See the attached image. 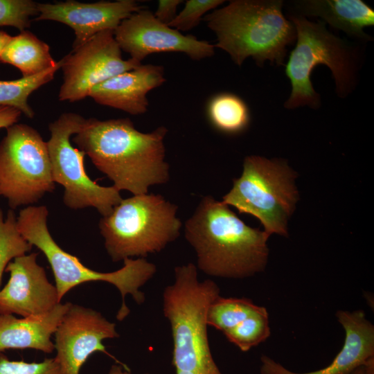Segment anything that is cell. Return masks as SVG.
<instances>
[{"label":"cell","mask_w":374,"mask_h":374,"mask_svg":"<svg viewBox=\"0 0 374 374\" xmlns=\"http://www.w3.org/2000/svg\"><path fill=\"white\" fill-rule=\"evenodd\" d=\"M36 15L37 3L32 0H0V27L25 30L30 25V17Z\"/></svg>","instance_id":"484cf974"},{"label":"cell","mask_w":374,"mask_h":374,"mask_svg":"<svg viewBox=\"0 0 374 374\" xmlns=\"http://www.w3.org/2000/svg\"><path fill=\"white\" fill-rule=\"evenodd\" d=\"M288 8L289 15L319 17L359 42L373 40L364 28L374 26V10L362 0H294Z\"/></svg>","instance_id":"ac0fdd59"},{"label":"cell","mask_w":374,"mask_h":374,"mask_svg":"<svg viewBox=\"0 0 374 374\" xmlns=\"http://www.w3.org/2000/svg\"><path fill=\"white\" fill-rule=\"evenodd\" d=\"M348 374H374V357L371 358Z\"/></svg>","instance_id":"4dcf8cb0"},{"label":"cell","mask_w":374,"mask_h":374,"mask_svg":"<svg viewBox=\"0 0 374 374\" xmlns=\"http://www.w3.org/2000/svg\"><path fill=\"white\" fill-rule=\"evenodd\" d=\"M165 82L162 66L141 64L97 84L89 97L98 104L139 115L148 110V93Z\"/></svg>","instance_id":"e0dca14e"},{"label":"cell","mask_w":374,"mask_h":374,"mask_svg":"<svg viewBox=\"0 0 374 374\" xmlns=\"http://www.w3.org/2000/svg\"><path fill=\"white\" fill-rule=\"evenodd\" d=\"M48 215L46 206H26L17 216V226L22 237L45 256L51 267L60 301L68 292L79 285L103 281L115 286L121 295L117 320L123 321L130 312L125 302L127 295L139 305L144 303L145 296L141 288L156 274L157 267L154 263L145 258H127L123 260V267L114 271L91 269L57 244L48 230Z\"/></svg>","instance_id":"8992f818"},{"label":"cell","mask_w":374,"mask_h":374,"mask_svg":"<svg viewBox=\"0 0 374 374\" xmlns=\"http://www.w3.org/2000/svg\"><path fill=\"white\" fill-rule=\"evenodd\" d=\"M249 298L222 297L218 296L207 311L208 326L224 333L238 326L260 310Z\"/></svg>","instance_id":"603a6c76"},{"label":"cell","mask_w":374,"mask_h":374,"mask_svg":"<svg viewBox=\"0 0 374 374\" xmlns=\"http://www.w3.org/2000/svg\"><path fill=\"white\" fill-rule=\"evenodd\" d=\"M336 317L345 331L341 350L327 366L308 373H295L267 355L260 357V374H348L374 357V326L362 310H337Z\"/></svg>","instance_id":"2e32d148"},{"label":"cell","mask_w":374,"mask_h":374,"mask_svg":"<svg viewBox=\"0 0 374 374\" xmlns=\"http://www.w3.org/2000/svg\"><path fill=\"white\" fill-rule=\"evenodd\" d=\"M282 0H232L203 18L215 34V47L226 51L238 66L251 57L262 66L285 65L296 28L283 14Z\"/></svg>","instance_id":"3957f363"},{"label":"cell","mask_w":374,"mask_h":374,"mask_svg":"<svg viewBox=\"0 0 374 374\" xmlns=\"http://www.w3.org/2000/svg\"><path fill=\"white\" fill-rule=\"evenodd\" d=\"M0 62L16 67L22 77H31L55 66L49 46L25 30L12 36L3 49Z\"/></svg>","instance_id":"ffe728a7"},{"label":"cell","mask_w":374,"mask_h":374,"mask_svg":"<svg viewBox=\"0 0 374 374\" xmlns=\"http://www.w3.org/2000/svg\"><path fill=\"white\" fill-rule=\"evenodd\" d=\"M296 175L282 159L246 157L240 177L222 202L258 218L269 236H287V221L299 199Z\"/></svg>","instance_id":"ba28073f"},{"label":"cell","mask_w":374,"mask_h":374,"mask_svg":"<svg viewBox=\"0 0 374 374\" xmlns=\"http://www.w3.org/2000/svg\"><path fill=\"white\" fill-rule=\"evenodd\" d=\"M0 374H62L55 358L41 362L10 360L0 353Z\"/></svg>","instance_id":"83f0119b"},{"label":"cell","mask_w":374,"mask_h":374,"mask_svg":"<svg viewBox=\"0 0 374 374\" xmlns=\"http://www.w3.org/2000/svg\"><path fill=\"white\" fill-rule=\"evenodd\" d=\"M121 51L141 63L153 53L179 52L195 60L211 57L215 45L185 35L160 22L149 10L142 8L123 20L114 31Z\"/></svg>","instance_id":"4fadbf2b"},{"label":"cell","mask_w":374,"mask_h":374,"mask_svg":"<svg viewBox=\"0 0 374 374\" xmlns=\"http://www.w3.org/2000/svg\"><path fill=\"white\" fill-rule=\"evenodd\" d=\"M178 207L161 195H133L102 217L98 227L114 262L160 252L178 238Z\"/></svg>","instance_id":"52a82bcc"},{"label":"cell","mask_w":374,"mask_h":374,"mask_svg":"<svg viewBox=\"0 0 374 374\" xmlns=\"http://www.w3.org/2000/svg\"><path fill=\"white\" fill-rule=\"evenodd\" d=\"M37 256V253H25L8 264L10 278L0 290V314L41 315L61 303Z\"/></svg>","instance_id":"5bb4252c"},{"label":"cell","mask_w":374,"mask_h":374,"mask_svg":"<svg viewBox=\"0 0 374 374\" xmlns=\"http://www.w3.org/2000/svg\"><path fill=\"white\" fill-rule=\"evenodd\" d=\"M184 236L195 252L197 269L208 276L241 279L267 266L269 235L246 224L211 196L203 197L185 222Z\"/></svg>","instance_id":"7a4b0ae2"},{"label":"cell","mask_w":374,"mask_h":374,"mask_svg":"<svg viewBox=\"0 0 374 374\" xmlns=\"http://www.w3.org/2000/svg\"><path fill=\"white\" fill-rule=\"evenodd\" d=\"M211 279L199 280L193 263L177 266L174 281L163 292V312L170 323L175 374H223L209 346L207 311L220 296Z\"/></svg>","instance_id":"277c9868"},{"label":"cell","mask_w":374,"mask_h":374,"mask_svg":"<svg viewBox=\"0 0 374 374\" xmlns=\"http://www.w3.org/2000/svg\"><path fill=\"white\" fill-rule=\"evenodd\" d=\"M106 374H132L130 370L125 369L122 365L113 364ZM145 374H150L148 373Z\"/></svg>","instance_id":"1f68e13d"},{"label":"cell","mask_w":374,"mask_h":374,"mask_svg":"<svg viewBox=\"0 0 374 374\" xmlns=\"http://www.w3.org/2000/svg\"><path fill=\"white\" fill-rule=\"evenodd\" d=\"M207 114L214 128L229 135L243 132L251 121L246 103L231 93H220L213 96L208 104Z\"/></svg>","instance_id":"44dd1931"},{"label":"cell","mask_w":374,"mask_h":374,"mask_svg":"<svg viewBox=\"0 0 374 374\" xmlns=\"http://www.w3.org/2000/svg\"><path fill=\"white\" fill-rule=\"evenodd\" d=\"M54 335V358L62 374H80L84 364L96 352L105 353L130 370L106 350L103 341L118 338L119 335L116 323L97 310L71 303Z\"/></svg>","instance_id":"7c38bea8"},{"label":"cell","mask_w":374,"mask_h":374,"mask_svg":"<svg viewBox=\"0 0 374 374\" xmlns=\"http://www.w3.org/2000/svg\"><path fill=\"white\" fill-rule=\"evenodd\" d=\"M32 247L18 231L13 210L9 209L4 217L0 208V286L8 264L15 258L28 253Z\"/></svg>","instance_id":"d4e9b609"},{"label":"cell","mask_w":374,"mask_h":374,"mask_svg":"<svg viewBox=\"0 0 374 374\" xmlns=\"http://www.w3.org/2000/svg\"><path fill=\"white\" fill-rule=\"evenodd\" d=\"M181 0H159L154 17L162 24L169 26L177 16V10Z\"/></svg>","instance_id":"f1b7e54d"},{"label":"cell","mask_w":374,"mask_h":374,"mask_svg":"<svg viewBox=\"0 0 374 374\" xmlns=\"http://www.w3.org/2000/svg\"><path fill=\"white\" fill-rule=\"evenodd\" d=\"M61 67L60 60L57 65L39 74L31 77H21L12 80H0V107L15 108L29 118L35 112L29 105L30 95L53 80L55 73Z\"/></svg>","instance_id":"7402d4cb"},{"label":"cell","mask_w":374,"mask_h":374,"mask_svg":"<svg viewBox=\"0 0 374 374\" xmlns=\"http://www.w3.org/2000/svg\"><path fill=\"white\" fill-rule=\"evenodd\" d=\"M85 118L73 112L62 114L51 123L46 142L55 183L64 188V204L73 210L93 207L103 217L109 215L122 197L114 186H102L93 181L84 166L85 154L75 148L71 136L80 130Z\"/></svg>","instance_id":"30bf717a"},{"label":"cell","mask_w":374,"mask_h":374,"mask_svg":"<svg viewBox=\"0 0 374 374\" xmlns=\"http://www.w3.org/2000/svg\"><path fill=\"white\" fill-rule=\"evenodd\" d=\"M141 9L142 7L134 0L37 3L38 15L35 19L55 21L71 28L75 34L74 49L100 32L114 31L123 20Z\"/></svg>","instance_id":"9a60e30c"},{"label":"cell","mask_w":374,"mask_h":374,"mask_svg":"<svg viewBox=\"0 0 374 374\" xmlns=\"http://www.w3.org/2000/svg\"><path fill=\"white\" fill-rule=\"evenodd\" d=\"M21 114V112L15 108L0 107V130L6 129L9 126L18 123Z\"/></svg>","instance_id":"f546056e"},{"label":"cell","mask_w":374,"mask_h":374,"mask_svg":"<svg viewBox=\"0 0 374 374\" xmlns=\"http://www.w3.org/2000/svg\"><path fill=\"white\" fill-rule=\"evenodd\" d=\"M167 132L165 126L141 132L128 118H85L72 141L119 191L140 195L169 181L164 145Z\"/></svg>","instance_id":"6da1fadb"},{"label":"cell","mask_w":374,"mask_h":374,"mask_svg":"<svg viewBox=\"0 0 374 374\" xmlns=\"http://www.w3.org/2000/svg\"><path fill=\"white\" fill-rule=\"evenodd\" d=\"M224 2V0H188L168 26L179 32L189 30L199 24L207 12L216 9Z\"/></svg>","instance_id":"4316f807"},{"label":"cell","mask_w":374,"mask_h":374,"mask_svg":"<svg viewBox=\"0 0 374 374\" xmlns=\"http://www.w3.org/2000/svg\"><path fill=\"white\" fill-rule=\"evenodd\" d=\"M121 51L111 30L100 32L72 49L60 60L63 82L58 100H81L89 97L97 84L141 64L132 58L124 60Z\"/></svg>","instance_id":"8fae6325"},{"label":"cell","mask_w":374,"mask_h":374,"mask_svg":"<svg viewBox=\"0 0 374 374\" xmlns=\"http://www.w3.org/2000/svg\"><path fill=\"white\" fill-rule=\"evenodd\" d=\"M226 339L241 351L247 352L267 340L271 334L269 314L261 306L235 327L223 333Z\"/></svg>","instance_id":"cb8c5ba5"},{"label":"cell","mask_w":374,"mask_h":374,"mask_svg":"<svg viewBox=\"0 0 374 374\" xmlns=\"http://www.w3.org/2000/svg\"><path fill=\"white\" fill-rule=\"evenodd\" d=\"M6 130L0 141V197L12 210L33 206L55 188L46 142L27 124Z\"/></svg>","instance_id":"9c48e42d"},{"label":"cell","mask_w":374,"mask_h":374,"mask_svg":"<svg viewBox=\"0 0 374 374\" xmlns=\"http://www.w3.org/2000/svg\"><path fill=\"white\" fill-rule=\"evenodd\" d=\"M288 16L296 28V38L285 64V75L292 86L285 108L308 106L317 109L321 107V96L311 80L313 69L320 64L331 71L337 96L348 97L358 83L362 64L360 47L332 34L322 21L314 22L298 15Z\"/></svg>","instance_id":"5b68a950"},{"label":"cell","mask_w":374,"mask_h":374,"mask_svg":"<svg viewBox=\"0 0 374 374\" xmlns=\"http://www.w3.org/2000/svg\"><path fill=\"white\" fill-rule=\"evenodd\" d=\"M71 303H58L41 315L17 318L0 314V352L10 349H34L44 353L55 350L53 335Z\"/></svg>","instance_id":"d6986e66"},{"label":"cell","mask_w":374,"mask_h":374,"mask_svg":"<svg viewBox=\"0 0 374 374\" xmlns=\"http://www.w3.org/2000/svg\"><path fill=\"white\" fill-rule=\"evenodd\" d=\"M12 36L8 34L7 33L0 30V56L8 44V43L10 42Z\"/></svg>","instance_id":"d6a6232c"}]
</instances>
